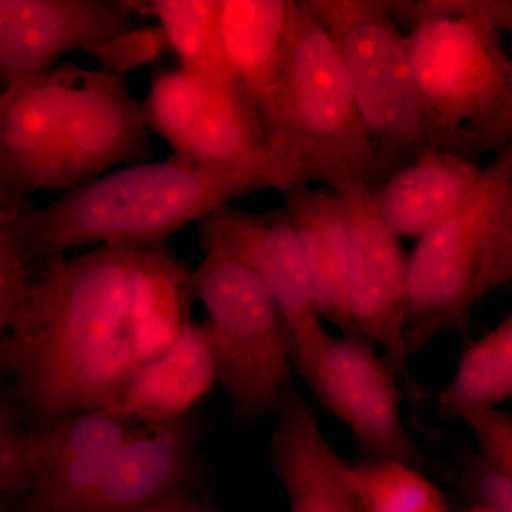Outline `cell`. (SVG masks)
<instances>
[{
  "instance_id": "6da1fadb",
  "label": "cell",
  "mask_w": 512,
  "mask_h": 512,
  "mask_svg": "<svg viewBox=\"0 0 512 512\" xmlns=\"http://www.w3.org/2000/svg\"><path fill=\"white\" fill-rule=\"evenodd\" d=\"M136 247L104 245L46 259L0 338V369L37 423L111 410L140 366L131 338Z\"/></svg>"
},
{
  "instance_id": "7a4b0ae2",
  "label": "cell",
  "mask_w": 512,
  "mask_h": 512,
  "mask_svg": "<svg viewBox=\"0 0 512 512\" xmlns=\"http://www.w3.org/2000/svg\"><path fill=\"white\" fill-rule=\"evenodd\" d=\"M268 184L255 174L207 170L173 156L133 164L64 192L43 208L10 205L28 259L84 247L167 245L192 222Z\"/></svg>"
},
{
  "instance_id": "3957f363",
  "label": "cell",
  "mask_w": 512,
  "mask_h": 512,
  "mask_svg": "<svg viewBox=\"0 0 512 512\" xmlns=\"http://www.w3.org/2000/svg\"><path fill=\"white\" fill-rule=\"evenodd\" d=\"M256 110L274 190L320 183L339 192L369 185L375 148L338 46L305 0L284 69Z\"/></svg>"
},
{
  "instance_id": "277c9868",
  "label": "cell",
  "mask_w": 512,
  "mask_h": 512,
  "mask_svg": "<svg viewBox=\"0 0 512 512\" xmlns=\"http://www.w3.org/2000/svg\"><path fill=\"white\" fill-rule=\"evenodd\" d=\"M399 15L412 26L407 55L427 109L473 160L510 90L501 33H512V0H403Z\"/></svg>"
},
{
  "instance_id": "5b68a950",
  "label": "cell",
  "mask_w": 512,
  "mask_h": 512,
  "mask_svg": "<svg viewBox=\"0 0 512 512\" xmlns=\"http://www.w3.org/2000/svg\"><path fill=\"white\" fill-rule=\"evenodd\" d=\"M345 63L357 110L375 148V191L426 148L458 151L431 116L407 55L406 35L376 0H305Z\"/></svg>"
},
{
  "instance_id": "8992f818",
  "label": "cell",
  "mask_w": 512,
  "mask_h": 512,
  "mask_svg": "<svg viewBox=\"0 0 512 512\" xmlns=\"http://www.w3.org/2000/svg\"><path fill=\"white\" fill-rule=\"evenodd\" d=\"M202 254L192 285L207 311L218 384L239 419L276 416L295 370L288 323L251 269L221 252Z\"/></svg>"
},
{
  "instance_id": "52a82bcc",
  "label": "cell",
  "mask_w": 512,
  "mask_h": 512,
  "mask_svg": "<svg viewBox=\"0 0 512 512\" xmlns=\"http://www.w3.org/2000/svg\"><path fill=\"white\" fill-rule=\"evenodd\" d=\"M512 190V140L484 168L471 197L417 241L407 258L406 340L410 355L466 320L471 291Z\"/></svg>"
},
{
  "instance_id": "ba28073f",
  "label": "cell",
  "mask_w": 512,
  "mask_h": 512,
  "mask_svg": "<svg viewBox=\"0 0 512 512\" xmlns=\"http://www.w3.org/2000/svg\"><path fill=\"white\" fill-rule=\"evenodd\" d=\"M141 106L148 130L163 138L171 156L207 170L259 175L271 188L258 110L244 94L167 70L153 77Z\"/></svg>"
},
{
  "instance_id": "9c48e42d",
  "label": "cell",
  "mask_w": 512,
  "mask_h": 512,
  "mask_svg": "<svg viewBox=\"0 0 512 512\" xmlns=\"http://www.w3.org/2000/svg\"><path fill=\"white\" fill-rule=\"evenodd\" d=\"M197 228L202 252L228 255L264 282L291 330L295 372L305 375L329 333L285 210L249 212L224 205L198 221Z\"/></svg>"
},
{
  "instance_id": "30bf717a",
  "label": "cell",
  "mask_w": 512,
  "mask_h": 512,
  "mask_svg": "<svg viewBox=\"0 0 512 512\" xmlns=\"http://www.w3.org/2000/svg\"><path fill=\"white\" fill-rule=\"evenodd\" d=\"M302 379L348 427L370 461L421 466L419 448L404 426L399 377L372 343L359 336L329 335Z\"/></svg>"
},
{
  "instance_id": "8fae6325",
  "label": "cell",
  "mask_w": 512,
  "mask_h": 512,
  "mask_svg": "<svg viewBox=\"0 0 512 512\" xmlns=\"http://www.w3.org/2000/svg\"><path fill=\"white\" fill-rule=\"evenodd\" d=\"M349 217L348 308L353 335L383 350L407 390L417 389L406 340L407 258L377 214L372 191L353 184L336 192Z\"/></svg>"
},
{
  "instance_id": "7c38bea8",
  "label": "cell",
  "mask_w": 512,
  "mask_h": 512,
  "mask_svg": "<svg viewBox=\"0 0 512 512\" xmlns=\"http://www.w3.org/2000/svg\"><path fill=\"white\" fill-rule=\"evenodd\" d=\"M143 106L126 77L83 70L67 106L47 191H69L151 153Z\"/></svg>"
},
{
  "instance_id": "4fadbf2b",
  "label": "cell",
  "mask_w": 512,
  "mask_h": 512,
  "mask_svg": "<svg viewBox=\"0 0 512 512\" xmlns=\"http://www.w3.org/2000/svg\"><path fill=\"white\" fill-rule=\"evenodd\" d=\"M134 427L103 409L37 423L32 485L19 512H83Z\"/></svg>"
},
{
  "instance_id": "5bb4252c",
  "label": "cell",
  "mask_w": 512,
  "mask_h": 512,
  "mask_svg": "<svg viewBox=\"0 0 512 512\" xmlns=\"http://www.w3.org/2000/svg\"><path fill=\"white\" fill-rule=\"evenodd\" d=\"M126 0H0V82L55 69L62 57L130 29Z\"/></svg>"
},
{
  "instance_id": "9a60e30c",
  "label": "cell",
  "mask_w": 512,
  "mask_h": 512,
  "mask_svg": "<svg viewBox=\"0 0 512 512\" xmlns=\"http://www.w3.org/2000/svg\"><path fill=\"white\" fill-rule=\"evenodd\" d=\"M80 72L64 64L0 90V207L47 191Z\"/></svg>"
},
{
  "instance_id": "2e32d148",
  "label": "cell",
  "mask_w": 512,
  "mask_h": 512,
  "mask_svg": "<svg viewBox=\"0 0 512 512\" xmlns=\"http://www.w3.org/2000/svg\"><path fill=\"white\" fill-rule=\"evenodd\" d=\"M197 441L191 416L134 427L83 512H133L191 493Z\"/></svg>"
},
{
  "instance_id": "e0dca14e",
  "label": "cell",
  "mask_w": 512,
  "mask_h": 512,
  "mask_svg": "<svg viewBox=\"0 0 512 512\" xmlns=\"http://www.w3.org/2000/svg\"><path fill=\"white\" fill-rule=\"evenodd\" d=\"M271 439V463L289 512H365L353 466L330 446L311 407L289 387Z\"/></svg>"
},
{
  "instance_id": "ac0fdd59",
  "label": "cell",
  "mask_w": 512,
  "mask_h": 512,
  "mask_svg": "<svg viewBox=\"0 0 512 512\" xmlns=\"http://www.w3.org/2000/svg\"><path fill=\"white\" fill-rule=\"evenodd\" d=\"M217 384L210 335L192 320L173 345L134 370L110 412L134 426L184 419Z\"/></svg>"
},
{
  "instance_id": "d6986e66",
  "label": "cell",
  "mask_w": 512,
  "mask_h": 512,
  "mask_svg": "<svg viewBox=\"0 0 512 512\" xmlns=\"http://www.w3.org/2000/svg\"><path fill=\"white\" fill-rule=\"evenodd\" d=\"M484 168L443 148H426L372 191L377 214L397 238L420 239L471 197Z\"/></svg>"
},
{
  "instance_id": "ffe728a7",
  "label": "cell",
  "mask_w": 512,
  "mask_h": 512,
  "mask_svg": "<svg viewBox=\"0 0 512 512\" xmlns=\"http://www.w3.org/2000/svg\"><path fill=\"white\" fill-rule=\"evenodd\" d=\"M320 318L353 335L348 308L350 234L345 202L332 190L295 185L282 192Z\"/></svg>"
},
{
  "instance_id": "44dd1931",
  "label": "cell",
  "mask_w": 512,
  "mask_h": 512,
  "mask_svg": "<svg viewBox=\"0 0 512 512\" xmlns=\"http://www.w3.org/2000/svg\"><path fill=\"white\" fill-rule=\"evenodd\" d=\"M225 56L252 103L278 80L301 16L302 0H218Z\"/></svg>"
},
{
  "instance_id": "7402d4cb",
  "label": "cell",
  "mask_w": 512,
  "mask_h": 512,
  "mask_svg": "<svg viewBox=\"0 0 512 512\" xmlns=\"http://www.w3.org/2000/svg\"><path fill=\"white\" fill-rule=\"evenodd\" d=\"M197 301L188 271L167 245L136 247L131 288V338L138 363L163 353L192 322Z\"/></svg>"
},
{
  "instance_id": "603a6c76",
  "label": "cell",
  "mask_w": 512,
  "mask_h": 512,
  "mask_svg": "<svg viewBox=\"0 0 512 512\" xmlns=\"http://www.w3.org/2000/svg\"><path fill=\"white\" fill-rule=\"evenodd\" d=\"M134 13L153 16L163 30L181 72L222 92L241 93L222 47L218 0L131 2Z\"/></svg>"
},
{
  "instance_id": "cb8c5ba5",
  "label": "cell",
  "mask_w": 512,
  "mask_h": 512,
  "mask_svg": "<svg viewBox=\"0 0 512 512\" xmlns=\"http://www.w3.org/2000/svg\"><path fill=\"white\" fill-rule=\"evenodd\" d=\"M439 400L454 417L512 400V312L461 356Z\"/></svg>"
},
{
  "instance_id": "d4e9b609",
  "label": "cell",
  "mask_w": 512,
  "mask_h": 512,
  "mask_svg": "<svg viewBox=\"0 0 512 512\" xmlns=\"http://www.w3.org/2000/svg\"><path fill=\"white\" fill-rule=\"evenodd\" d=\"M365 512H448L443 493L419 467L396 461L353 466Z\"/></svg>"
},
{
  "instance_id": "484cf974",
  "label": "cell",
  "mask_w": 512,
  "mask_h": 512,
  "mask_svg": "<svg viewBox=\"0 0 512 512\" xmlns=\"http://www.w3.org/2000/svg\"><path fill=\"white\" fill-rule=\"evenodd\" d=\"M170 49L160 26L127 29L87 47L84 53L104 72L126 77L127 73L158 62Z\"/></svg>"
},
{
  "instance_id": "4316f807",
  "label": "cell",
  "mask_w": 512,
  "mask_h": 512,
  "mask_svg": "<svg viewBox=\"0 0 512 512\" xmlns=\"http://www.w3.org/2000/svg\"><path fill=\"white\" fill-rule=\"evenodd\" d=\"M28 262L9 208L0 207V338L15 322L28 291Z\"/></svg>"
},
{
  "instance_id": "83f0119b",
  "label": "cell",
  "mask_w": 512,
  "mask_h": 512,
  "mask_svg": "<svg viewBox=\"0 0 512 512\" xmlns=\"http://www.w3.org/2000/svg\"><path fill=\"white\" fill-rule=\"evenodd\" d=\"M483 448L491 466L512 477V416L498 407L458 414Z\"/></svg>"
},
{
  "instance_id": "f1b7e54d",
  "label": "cell",
  "mask_w": 512,
  "mask_h": 512,
  "mask_svg": "<svg viewBox=\"0 0 512 512\" xmlns=\"http://www.w3.org/2000/svg\"><path fill=\"white\" fill-rule=\"evenodd\" d=\"M510 282H512V190L500 224L495 229L493 239L481 262L468 306L470 309L473 308L485 295Z\"/></svg>"
},
{
  "instance_id": "f546056e",
  "label": "cell",
  "mask_w": 512,
  "mask_h": 512,
  "mask_svg": "<svg viewBox=\"0 0 512 512\" xmlns=\"http://www.w3.org/2000/svg\"><path fill=\"white\" fill-rule=\"evenodd\" d=\"M32 485L30 430L0 433V497L26 495Z\"/></svg>"
},
{
  "instance_id": "4dcf8cb0",
  "label": "cell",
  "mask_w": 512,
  "mask_h": 512,
  "mask_svg": "<svg viewBox=\"0 0 512 512\" xmlns=\"http://www.w3.org/2000/svg\"><path fill=\"white\" fill-rule=\"evenodd\" d=\"M481 507L493 512H512V477L491 466L478 483Z\"/></svg>"
},
{
  "instance_id": "1f68e13d",
  "label": "cell",
  "mask_w": 512,
  "mask_h": 512,
  "mask_svg": "<svg viewBox=\"0 0 512 512\" xmlns=\"http://www.w3.org/2000/svg\"><path fill=\"white\" fill-rule=\"evenodd\" d=\"M510 140H512V62L511 83L507 100H505L503 109L498 113L497 119L494 120V123L481 138V154L487 153V151L497 153Z\"/></svg>"
},
{
  "instance_id": "d6a6232c",
  "label": "cell",
  "mask_w": 512,
  "mask_h": 512,
  "mask_svg": "<svg viewBox=\"0 0 512 512\" xmlns=\"http://www.w3.org/2000/svg\"><path fill=\"white\" fill-rule=\"evenodd\" d=\"M133 512H228L208 504L194 493L175 495L161 503Z\"/></svg>"
},
{
  "instance_id": "836d02e7",
  "label": "cell",
  "mask_w": 512,
  "mask_h": 512,
  "mask_svg": "<svg viewBox=\"0 0 512 512\" xmlns=\"http://www.w3.org/2000/svg\"><path fill=\"white\" fill-rule=\"evenodd\" d=\"M23 429L20 426L18 417L13 412L12 406L6 402L3 394L0 393V433H8V431H15Z\"/></svg>"
},
{
  "instance_id": "e575fe53",
  "label": "cell",
  "mask_w": 512,
  "mask_h": 512,
  "mask_svg": "<svg viewBox=\"0 0 512 512\" xmlns=\"http://www.w3.org/2000/svg\"><path fill=\"white\" fill-rule=\"evenodd\" d=\"M467 512H493V511L487 510V508H484V507H478V508H476V510H471V511H467Z\"/></svg>"
},
{
  "instance_id": "d590c367",
  "label": "cell",
  "mask_w": 512,
  "mask_h": 512,
  "mask_svg": "<svg viewBox=\"0 0 512 512\" xmlns=\"http://www.w3.org/2000/svg\"><path fill=\"white\" fill-rule=\"evenodd\" d=\"M0 512H5V510L2 508V504H0Z\"/></svg>"
}]
</instances>
